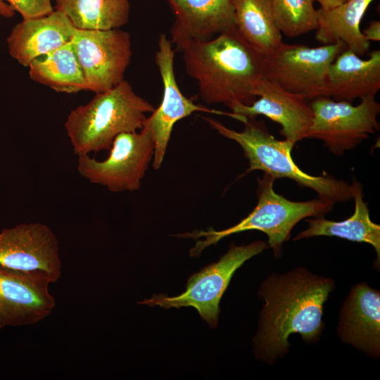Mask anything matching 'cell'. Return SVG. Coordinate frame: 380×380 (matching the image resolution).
Returning <instances> with one entry per match:
<instances>
[{
  "label": "cell",
  "mask_w": 380,
  "mask_h": 380,
  "mask_svg": "<svg viewBox=\"0 0 380 380\" xmlns=\"http://www.w3.org/2000/svg\"><path fill=\"white\" fill-rule=\"evenodd\" d=\"M30 78L61 93L87 90L84 72L71 42L34 59L27 67Z\"/></svg>",
  "instance_id": "cell-22"
},
{
  "label": "cell",
  "mask_w": 380,
  "mask_h": 380,
  "mask_svg": "<svg viewBox=\"0 0 380 380\" xmlns=\"http://www.w3.org/2000/svg\"><path fill=\"white\" fill-rule=\"evenodd\" d=\"M277 25L280 32L289 38L315 30L317 11L313 0H271Z\"/></svg>",
  "instance_id": "cell-24"
},
{
  "label": "cell",
  "mask_w": 380,
  "mask_h": 380,
  "mask_svg": "<svg viewBox=\"0 0 380 380\" xmlns=\"http://www.w3.org/2000/svg\"><path fill=\"white\" fill-rule=\"evenodd\" d=\"M374 0H348L329 10L319 8L315 39L322 44L341 42L347 49L359 56L369 50L367 41L360 30V23L368 7Z\"/></svg>",
  "instance_id": "cell-19"
},
{
  "label": "cell",
  "mask_w": 380,
  "mask_h": 380,
  "mask_svg": "<svg viewBox=\"0 0 380 380\" xmlns=\"http://www.w3.org/2000/svg\"><path fill=\"white\" fill-rule=\"evenodd\" d=\"M76 28L62 12L22 20L7 37L10 56L25 67L37 58L71 42Z\"/></svg>",
  "instance_id": "cell-17"
},
{
  "label": "cell",
  "mask_w": 380,
  "mask_h": 380,
  "mask_svg": "<svg viewBox=\"0 0 380 380\" xmlns=\"http://www.w3.org/2000/svg\"><path fill=\"white\" fill-rule=\"evenodd\" d=\"M44 275L0 267V329L35 324L49 316L56 301Z\"/></svg>",
  "instance_id": "cell-13"
},
{
  "label": "cell",
  "mask_w": 380,
  "mask_h": 380,
  "mask_svg": "<svg viewBox=\"0 0 380 380\" xmlns=\"http://www.w3.org/2000/svg\"><path fill=\"white\" fill-rule=\"evenodd\" d=\"M153 155V139L144 125L139 132L118 134L104 160H96L89 155L77 156V171L90 182L110 191H133L140 188Z\"/></svg>",
  "instance_id": "cell-8"
},
{
  "label": "cell",
  "mask_w": 380,
  "mask_h": 380,
  "mask_svg": "<svg viewBox=\"0 0 380 380\" xmlns=\"http://www.w3.org/2000/svg\"><path fill=\"white\" fill-rule=\"evenodd\" d=\"M380 89V51L363 59L350 50L341 51L327 73V97L352 103L356 99L376 96Z\"/></svg>",
  "instance_id": "cell-18"
},
{
  "label": "cell",
  "mask_w": 380,
  "mask_h": 380,
  "mask_svg": "<svg viewBox=\"0 0 380 380\" xmlns=\"http://www.w3.org/2000/svg\"><path fill=\"white\" fill-rule=\"evenodd\" d=\"M355 201V211L348 219L335 222L328 220L324 217L306 219L308 227L298 234L294 241L313 236H336L358 243L372 245L376 253L378 263L380 259V226L373 222L369 216L367 203L363 199L361 184L353 181Z\"/></svg>",
  "instance_id": "cell-20"
},
{
  "label": "cell",
  "mask_w": 380,
  "mask_h": 380,
  "mask_svg": "<svg viewBox=\"0 0 380 380\" xmlns=\"http://www.w3.org/2000/svg\"><path fill=\"white\" fill-rule=\"evenodd\" d=\"M153 106L139 96L123 80L112 89L95 94L84 105L72 109L65 128L77 156L110 150L114 139L141 129Z\"/></svg>",
  "instance_id": "cell-3"
},
{
  "label": "cell",
  "mask_w": 380,
  "mask_h": 380,
  "mask_svg": "<svg viewBox=\"0 0 380 380\" xmlns=\"http://www.w3.org/2000/svg\"><path fill=\"white\" fill-rule=\"evenodd\" d=\"M346 49L341 42L317 47L284 42L276 52L265 58L268 77L308 100L326 96L329 68Z\"/></svg>",
  "instance_id": "cell-9"
},
{
  "label": "cell",
  "mask_w": 380,
  "mask_h": 380,
  "mask_svg": "<svg viewBox=\"0 0 380 380\" xmlns=\"http://www.w3.org/2000/svg\"><path fill=\"white\" fill-rule=\"evenodd\" d=\"M172 46L165 34L161 33L159 35L155 61L162 80L163 94L160 106L151 113L145 122L154 141L153 167L155 170L160 167L173 127L181 119L197 111L227 115L241 122L245 119L244 117L232 112H223L197 105L182 94L175 74V50Z\"/></svg>",
  "instance_id": "cell-11"
},
{
  "label": "cell",
  "mask_w": 380,
  "mask_h": 380,
  "mask_svg": "<svg viewBox=\"0 0 380 380\" xmlns=\"http://www.w3.org/2000/svg\"><path fill=\"white\" fill-rule=\"evenodd\" d=\"M0 267L39 274L56 282L62 274L58 239L40 222L23 223L0 232Z\"/></svg>",
  "instance_id": "cell-12"
},
{
  "label": "cell",
  "mask_w": 380,
  "mask_h": 380,
  "mask_svg": "<svg viewBox=\"0 0 380 380\" xmlns=\"http://www.w3.org/2000/svg\"><path fill=\"white\" fill-rule=\"evenodd\" d=\"M310 105L313 118L307 138L322 140L336 156L355 148L379 129L380 103L375 96L362 97L357 106L327 96L315 98Z\"/></svg>",
  "instance_id": "cell-7"
},
{
  "label": "cell",
  "mask_w": 380,
  "mask_h": 380,
  "mask_svg": "<svg viewBox=\"0 0 380 380\" xmlns=\"http://www.w3.org/2000/svg\"><path fill=\"white\" fill-rule=\"evenodd\" d=\"M203 119L222 136L236 141L243 149L249 162L247 174L262 170L275 179L288 178L314 190L322 198L335 203L353 198V183L329 176H312L302 171L294 163L291 150L295 145L289 140H279L272 136L262 120L248 119L244 128L238 132L229 129L214 119Z\"/></svg>",
  "instance_id": "cell-4"
},
{
  "label": "cell",
  "mask_w": 380,
  "mask_h": 380,
  "mask_svg": "<svg viewBox=\"0 0 380 380\" xmlns=\"http://www.w3.org/2000/svg\"><path fill=\"white\" fill-rule=\"evenodd\" d=\"M348 0H313V1H317L320 5V8L324 10H329L334 8Z\"/></svg>",
  "instance_id": "cell-27"
},
{
  "label": "cell",
  "mask_w": 380,
  "mask_h": 380,
  "mask_svg": "<svg viewBox=\"0 0 380 380\" xmlns=\"http://www.w3.org/2000/svg\"><path fill=\"white\" fill-rule=\"evenodd\" d=\"M235 0H165L174 15L170 42L176 51L191 40L209 39L235 27Z\"/></svg>",
  "instance_id": "cell-16"
},
{
  "label": "cell",
  "mask_w": 380,
  "mask_h": 380,
  "mask_svg": "<svg viewBox=\"0 0 380 380\" xmlns=\"http://www.w3.org/2000/svg\"><path fill=\"white\" fill-rule=\"evenodd\" d=\"M275 179L264 173L258 178V203L247 217L236 224L220 231H194L180 234V237L197 239L190 251L191 256H198L205 248L217 243L222 239L233 234L248 230L261 231L266 234L268 244L274 256L282 255V246L291 236V232L300 220L308 217H324L332 210L334 203L319 198L308 201H292L277 194L273 189Z\"/></svg>",
  "instance_id": "cell-5"
},
{
  "label": "cell",
  "mask_w": 380,
  "mask_h": 380,
  "mask_svg": "<svg viewBox=\"0 0 380 380\" xmlns=\"http://www.w3.org/2000/svg\"><path fill=\"white\" fill-rule=\"evenodd\" d=\"M54 10L52 0H0V15L9 18L18 12L23 20L47 15Z\"/></svg>",
  "instance_id": "cell-25"
},
{
  "label": "cell",
  "mask_w": 380,
  "mask_h": 380,
  "mask_svg": "<svg viewBox=\"0 0 380 380\" xmlns=\"http://www.w3.org/2000/svg\"><path fill=\"white\" fill-rule=\"evenodd\" d=\"M337 334L367 355H380V293L365 282L353 286L339 311Z\"/></svg>",
  "instance_id": "cell-15"
},
{
  "label": "cell",
  "mask_w": 380,
  "mask_h": 380,
  "mask_svg": "<svg viewBox=\"0 0 380 380\" xmlns=\"http://www.w3.org/2000/svg\"><path fill=\"white\" fill-rule=\"evenodd\" d=\"M334 287L332 279L304 267L269 275L258 290L264 304L253 338L256 357L268 364L282 358L293 334L306 342L319 340L324 327V305Z\"/></svg>",
  "instance_id": "cell-1"
},
{
  "label": "cell",
  "mask_w": 380,
  "mask_h": 380,
  "mask_svg": "<svg viewBox=\"0 0 380 380\" xmlns=\"http://www.w3.org/2000/svg\"><path fill=\"white\" fill-rule=\"evenodd\" d=\"M235 27L260 55L267 58L283 44L271 0H235Z\"/></svg>",
  "instance_id": "cell-21"
},
{
  "label": "cell",
  "mask_w": 380,
  "mask_h": 380,
  "mask_svg": "<svg viewBox=\"0 0 380 380\" xmlns=\"http://www.w3.org/2000/svg\"><path fill=\"white\" fill-rule=\"evenodd\" d=\"M53 8L81 30L119 29L130 15L129 0H56Z\"/></svg>",
  "instance_id": "cell-23"
},
{
  "label": "cell",
  "mask_w": 380,
  "mask_h": 380,
  "mask_svg": "<svg viewBox=\"0 0 380 380\" xmlns=\"http://www.w3.org/2000/svg\"><path fill=\"white\" fill-rule=\"evenodd\" d=\"M255 94L259 98L251 105L238 103L229 108L248 119L267 117L281 125L279 133L294 144L307 138L313 112L305 97L285 90L268 77L260 81Z\"/></svg>",
  "instance_id": "cell-14"
},
{
  "label": "cell",
  "mask_w": 380,
  "mask_h": 380,
  "mask_svg": "<svg viewBox=\"0 0 380 380\" xmlns=\"http://www.w3.org/2000/svg\"><path fill=\"white\" fill-rule=\"evenodd\" d=\"M364 38L370 42V41H380V21H371L368 27L362 31Z\"/></svg>",
  "instance_id": "cell-26"
},
{
  "label": "cell",
  "mask_w": 380,
  "mask_h": 380,
  "mask_svg": "<svg viewBox=\"0 0 380 380\" xmlns=\"http://www.w3.org/2000/svg\"><path fill=\"white\" fill-rule=\"evenodd\" d=\"M71 42L82 68L87 90L108 91L124 79L132 56L129 34L119 29L75 31Z\"/></svg>",
  "instance_id": "cell-10"
},
{
  "label": "cell",
  "mask_w": 380,
  "mask_h": 380,
  "mask_svg": "<svg viewBox=\"0 0 380 380\" xmlns=\"http://www.w3.org/2000/svg\"><path fill=\"white\" fill-rule=\"evenodd\" d=\"M268 247L266 242L256 241L245 246L232 243L220 260L191 275L184 292L174 297L153 295L139 303L164 308L188 307L196 308L210 327L217 324L220 302L236 272L246 260Z\"/></svg>",
  "instance_id": "cell-6"
},
{
  "label": "cell",
  "mask_w": 380,
  "mask_h": 380,
  "mask_svg": "<svg viewBox=\"0 0 380 380\" xmlns=\"http://www.w3.org/2000/svg\"><path fill=\"white\" fill-rule=\"evenodd\" d=\"M175 51L182 53L186 72L196 80L205 103L251 105L258 85L268 77L265 58L235 27L209 39L188 41Z\"/></svg>",
  "instance_id": "cell-2"
}]
</instances>
